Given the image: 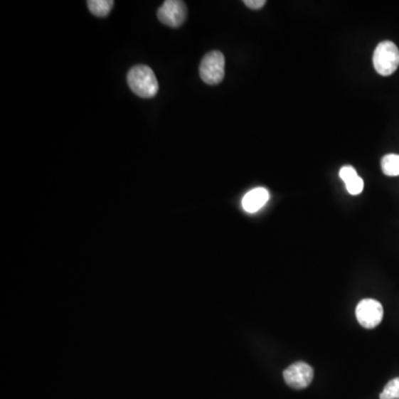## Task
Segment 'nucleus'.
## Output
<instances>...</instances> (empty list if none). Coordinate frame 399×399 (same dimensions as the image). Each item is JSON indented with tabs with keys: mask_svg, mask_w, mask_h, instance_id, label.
I'll list each match as a JSON object with an SVG mask.
<instances>
[{
	"mask_svg": "<svg viewBox=\"0 0 399 399\" xmlns=\"http://www.w3.org/2000/svg\"><path fill=\"white\" fill-rule=\"evenodd\" d=\"M129 87L134 95L141 98H152L159 90L158 79L148 65H138L128 73Z\"/></svg>",
	"mask_w": 399,
	"mask_h": 399,
	"instance_id": "f257e3e1",
	"label": "nucleus"
},
{
	"mask_svg": "<svg viewBox=\"0 0 399 399\" xmlns=\"http://www.w3.org/2000/svg\"><path fill=\"white\" fill-rule=\"evenodd\" d=\"M374 68L381 75H393L399 65V49L393 41L378 43L373 55Z\"/></svg>",
	"mask_w": 399,
	"mask_h": 399,
	"instance_id": "f03ea898",
	"label": "nucleus"
},
{
	"mask_svg": "<svg viewBox=\"0 0 399 399\" xmlns=\"http://www.w3.org/2000/svg\"><path fill=\"white\" fill-rule=\"evenodd\" d=\"M225 75V58L221 51H210L200 65V75L208 85H218Z\"/></svg>",
	"mask_w": 399,
	"mask_h": 399,
	"instance_id": "7ed1b4c3",
	"label": "nucleus"
},
{
	"mask_svg": "<svg viewBox=\"0 0 399 399\" xmlns=\"http://www.w3.org/2000/svg\"><path fill=\"white\" fill-rule=\"evenodd\" d=\"M383 316V305L376 299H365L357 305L356 319L365 329H372L378 326L382 323Z\"/></svg>",
	"mask_w": 399,
	"mask_h": 399,
	"instance_id": "20e7f679",
	"label": "nucleus"
},
{
	"mask_svg": "<svg viewBox=\"0 0 399 399\" xmlns=\"http://www.w3.org/2000/svg\"><path fill=\"white\" fill-rule=\"evenodd\" d=\"M186 6L180 0H166L158 11L159 21L169 27L178 28L183 25L186 18Z\"/></svg>",
	"mask_w": 399,
	"mask_h": 399,
	"instance_id": "39448f33",
	"label": "nucleus"
},
{
	"mask_svg": "<svg viewBox=\"0 0 399 399\" xmlns=\"http://www.w3.org/2000/svg\"><path fill=\"white\" fill-rule=\"evenodd\" d=\"M284 381L294 389H304L309 386L314 378V371L304 362L294 363L283 373Z\"/></svg>",
	"mask_w": 399,
	"mask_h": 399,
	"instance_id": "423d86ee",
	"label": "nucleus"
},
{
	"mask_svg": "<svg viewBox=\"0 0 399 399\" xmlns=\"http://www.w3.org/2000/svg\"><path fill=\"white\" fill-rule=\"evenodd\" d=\"M269 198L270 194L267 190L263 188H256L244 196L243 200H242V206H243L246 212L255 213L267 203Z\"/></svg>",
	"mask_w": 399,
	"mask_h": 399,
	"instance_id": "0eeeda50",
	"label": "nucleus"
},
{
	"mask_svg": "<svg viewBox=\"0 0 399 399\" xmlns=\"http://www.w3.org/2000/svg\"><path fill=\"white\" fill-rule=\"evenodd\" d=\"M339 176L345 182L347 191L351 196H358L362 193L364 188V181L361 176L357 174L356 170L353 166H343L339 171Z\"/></svg>",
	"mask_w": 399,
	"mask_h": 399,
	"instance_id": "6e6552de",
	"label": "nucleus"
},
{
	"mask_svg": "<svg viewBox=\"0 0 399 399\" xmlns=\"http://www.w3.org/2000/svg\"><path fill=\"white\" fill-rule=\"evenodd\" d=\"M89 11L97 17H106L115 5L113 0H89L87 1Z\"/></svg>",
	"mask_w": 399,
	"mask_h": 399,
	"instance_id": "1a4fd4ad",
	"label": "nucleus"
},
{
	"mask_svg": "<svg viewBox=\"0 0 399 399\" xmlns=\"http://www.w3.org/2000/svg\"><path fill=\"white\" fill-rule=\"evenodd\" d=\"M382 170L388 176H399L398 154H387L382 159Z\"/></svg>",
	"mask_w": 399,
	"mask_h": 399,
	"instance_id": "9d476101",
	"label": "nucleus"
},
{
	"mask_svg": "<svg viewBox=\"0 0 399 399\" xmlns=\"http://www.w3.org/2000/svg\"><path fill=\"white\" fill-rule=\"evenodd\" d=\"M381 399H399V377L392 379L379 396Z\"/></svg>",
	"mask_w": 399,
	"mask_h": 399,
	"instance_id": "9b49d317",
	"label": "nucleus"
},
{
	"mask_svg": "<svg viewBox=\"0 0 399 399\" xmlns=\"http://www.w3.org/2000/svg\"><path fill=\"white\" fill-rule=\"evenodd\" d=\"M265 0H244V5L246 7L251 8L254 11H257V9H261L265 5Z\"/></svg>",
	"mask_w": 399,
	"mask_h": 399,
	"instance_id": "f8f14e48",
	"label": "nucleus"
}]
</instances>
